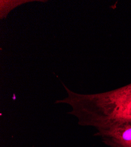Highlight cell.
I'll return each instance as SVG.
<instances>
[{"label":"cell","instance_id":"cell-1","mask_svg":"<svg viewBox=\"0 0 131 147\" xmlns=\"http://www.w3.org/2000/svg\"><path fill=\"white\" fill-rule=\"evenodd\" d=\"M67 96L55 101L68 105V113L75 117L80 126L106 129L131 125V83L114 90L96 94H80L62 83Z\"/></svg>","mask_w":131,"mask_h":147},{"label":"cell","instance_id":"cell-2","mask_svg":"<svg viewBox=\"0 0 131 147\" xmlns=\"http://www.w3.org/2000/svg\"><path fill=\"white\" fill-rule=\"evenodd\" d=\"M95 136L100 137L109 147H131V125H123L98 130Z\"/></svg>","mask_w":131,"mask_h":147}]
</instances>
